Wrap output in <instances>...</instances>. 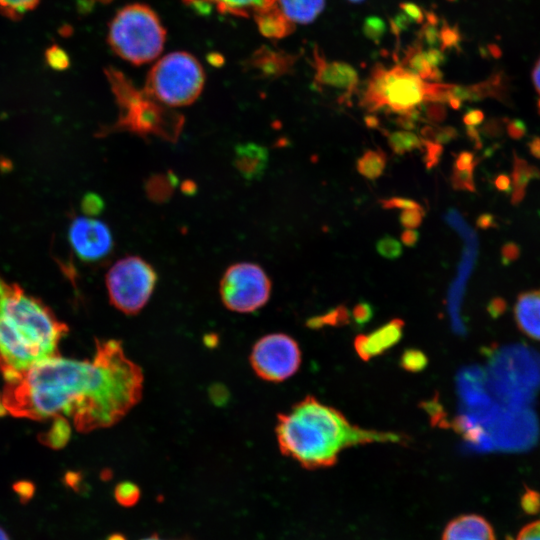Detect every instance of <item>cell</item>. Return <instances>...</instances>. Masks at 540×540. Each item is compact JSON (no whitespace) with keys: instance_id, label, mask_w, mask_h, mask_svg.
<instances>
[{"instance_id":"cell-31","label":"cell","mask_w":540,"mask_h":540,"mask_svg":"<svg viewBox=\"0 0 540 540\" xmlns=\"http://www.w3.org/2000/svg\"><path fill=\"white\" fill-rule=\"evenodd\" d=\"M384 209H418L423 210V207L416 201L404 197H391L380 201Z\"/></svg>"},{"instance_id":"cell-4","label":"cell","mask_w":540,"mask_h":540,"mask_svg":"<svg viewBox=\"0 0 540 540\" xmlns=\"http://www.w3.org/2000/svg\"><path fill=\"white\" fill-rule=\"evenodd\" d=\"M107 79L119 106V118L105 133L128 130L139 135H156L174 140L182 127L183 117L161 104L144 90L136 89L118 70L109 68Z\"/></svg>"},{"instance_id":"cell-27","label":"cell","mask_w":540,"mask_h":540,"mask_svg":"<svg viewBox=\"0 0 540 540\" xmlns=\"http://www.w3.org/2000/svg\"><path fill=\"white\" fill-rule=\"evenodd\" d=\"M473 169L470 167L463 170L453 168L451 175V184L455 190H465L469 192L475 191V185L473 181Z\"/></svg>"},{"instance_id":"cell-7","label":"cell","mask_w":540,"mask_h":540,"mask_svg":"<svg viewBox=\"0 0 540 540\" xmlns=\"http://www.w3.org/2000/svg\"><path fill=\"white\" fill-rule=\"evenodd\" d=\"M204 82V70L198 60L179 51L165 55L154 64L143 90L169 108L183 107L199 97Z\"/></svg>"},{"instance_id":"cell-21","label":"cell","mask_w":540,"mask_h":540,"mask_svg":"<svg viewBox=\"0 0 540 540\" xmlns=\"http://www.w3.org/2000/svg\"><path fill=\"white\" fill-rule=\"evenodd\" d=\"M387 142L397 155H403L416 149H422V139L410 131H394L387 134Z\"/></svg>"},{"instance_id":"cell-38","label":"cell","mask_w":540,"mask_h":540,"mask_svg":"<svg viewBox=\"0 0 540 540\" xmlns=\"http://www.w3.org/2000/svg\"><path fill=\"white\" fill-rule=\"evenodd\" d=\"M420 353H408L404 359L405 367L407 369L417 370L418 368L423 367L424 365V356L421 355L419 358L417 356Z\"/></svg>"},{"instance_id":"cell-30","label":"cell","mask_w":540,"mask_h":540,"mask_svg":"<svg viewBox=\"0 0 540 540\" xmlns=\"http://www.w3.org/2000/svg\"><path fill=\"white\" fill-rule=\"evenodd\" d=\"M423 217L424 210L406 209L400 213L399 221L405 229H416L421 225Z\"/></svg>"},{"instance_id":"cell-10","label":"cell","mask_w":540,"mask_h":540,"mask_svg":"<svg viewBox=\"0 0 540 540\" xmlns=\"http://www.w3.org/2000/svg\"><path fill=\"white\" fill-rule=\"evenodd\" d=\"M302 361L297 341L284 333H271L253 345L249 362L254 373L267 382L279 383L292 377Z\"/></svg>"},{"instance_id":"cell-37","label":"cell","mask_w":540,"mask_h":540,"mask_svg":"<svg viewBox=\"0 0 540 540\" xmlns=\"http://www.w3.org/2000/svg\"><path fill=\"white\" fill-rule=\"evenodd\" d=\"M420 238V234L415 229H406L401 234V242L407 247H414Z\"/></svg>"},{"instance_id":"cell-23","label":"cell","mask_w":540,"mask_h":540,"mask_svg":"<svg viewBox=\"0 0 540 540\" xmlns=\"http://www.w3.org/2000/svg\"><path fill=\"white\" fill-rule=\"evenodd\" d=\"M40 0H0V11L6 16L17 19L34 9Z\"/></svg>"},{"instance_id":"cell-29","label":"cell","mask_w":540,"mask_h":540,"mask_svg":"<svg viewBox=\"0 0 540 540\" xmlns=\"http://www.w3.org/2000/svg\"><path fill=\"white\" fill-rule=\"evenodd\" d=\"M422 144L425 150L423 160L426 168L429 170L440 162L443 154V145L425 139H422Z\"/></svg>"},{"instance_id":"cell-3","label":"cell","mask_w":540,"mask_h":540,"mask_svg":"<svg viewBox=\"0 0 540 540\" xmlns=\"http://www.w3.org/2000/svg\"><path fill=\"white\" fill-rule=\"evenodd\" d=\"M67 331L40 299L0 276V373L5 381L59 356Z\"/></svg>"},{"instance_id":"cell-22","label":"cell","mask_w":540,"mask_h":540,"mask_svg":"<svg viewBox=\"0 0 540 540\" xmlns=\"http://www.w3.org/2000/svg\"><path fill=\"white\" fill-rule=\"evenodd\" d=\"M71 435V426L65 417H55L51 428L40 436V440L52 448H61Z\"/></svg>"},{"instance_id":"cell-39","label":"cell","mask_w":540,"mask_h":540,"mask_svg":"<svg viewBox=\"0 0 540 540\" xmlns=\"http://www.w3.org/2000/svg\"><path fill=\"white\" fill-rule=\"evenodd\" d=\"M483 120V114L479 110L469 111L464 117L463 121L468 126H474L480 124Z\"/></svg>"},{"instance_id":"cell-26","label":"cell","mask_w":540,"mask_h":540,"mask_svg":"<svg viewBox=\"0 0 540 540\" xmlns=\"http://www.w3.org/2000/svg\"><path fill=\"white\" fill-rule=\"evenodd\" d=\"M114 495L119 504L130 506L137 502L140 491L134 483L125 481L115 487Z\"/></svg>"},{"instance_id":"cell-14","label":"cell","mask_w":540,"mask_h":540,"mask_svg":"<svg viewBox=\"0 0 540 540\" xmlns=\"http://www.w3.org/2000/svg\"><path fill=\"white\" fill-rule=\"evenodd\" d=\"M441 540H496L493 526L478 514H463L445 526Z\"/></svg>"},{"instance_id":"cell-40","label":"cell","mask_w":540,"mask_h":540,"mask_svg":"<svg viewBox=\"0 0 540 540\" xmlns=\"http://www.w3.org/2000/svg\"><path fill=\"white\" fill-rule=\"evenodd\" d=\"M532 81L535 87V90L539 96L538 107L540 111V57L536 61L533 70H532Z\"/></svg>"},{"instance_id":"cell-16","label":"cell","mask_w":540,"mask_h":540,"mask_svg":"<svg viewBox=\"0 0 540 540\" xmlns=\"http://www.w3.org/2000/svg\"><path fill=\"white\" fill-rule=\"evenodd\" d=\"M268 163V151L255 143L240 144L235 149L234 165L247 180L261 177Z\"/></svg>"},{"instance_id":"cell-44","label":"cell","mask_w":540,"mask_h":540,"mask_svg":"<svg viewBox=\"0 0 540 540\" xmlns=\"http://www.w3.org/2000/svg\"><path fill=\"white\" fill-rule=\"evenodd\" d=\"M0 540H10L8 534L0 527Z\"/></svg>"},{"instance_id":"cell-13","label":"cell","mask_w":540,"mask_h":540,"mask_svg":"<svg viewBox=\"0 0 540 540\" xmlns=\"http://www.w3.org/2000/svg\"><path fill=\"white\" fill-rule=\"evenodd\" d=\"M201 14L216 11L238 17H255L272 7L276 0H183Z\"/></svg>"},{"instance_id":"cell-45","label":"cell","mask_w":540,"mask_h":540,"mask_svg":"<svg viewBox=\"0 0 540 540\" xmlns=\"http://www.w3.org/2000/svg\"><path fill=\"white\" fill-rule=\"evenodd\" d=\"M141 540H162L160 539L158 536L156 535H153V536H149V537H146L144 539H141Z\"/></svg>"},{"instance_id":"cell-34","label":"cell","mask_w":540,"mask_h":540,"mask_svg":"<svg viewBox=\"0 0 540 540\" xmlns=\"http://www.w3.org/2000/svg\"><path fill=\"white\" fill-rule=\"evenodd\" d=\"M474 155L468 151H463L458 154V156L455 159L454 167L458 170L467 169L470 167H474Z\"/></svg>"},{"instance_id":"cell-5","label":"cell","mask_w":540,"mask_h":540,"mask_svg":"<svg viewBox=\"0 0 540 540\" xmlns=\"http://www.w3.org/2000/svg\"><path fill=\"white\" fill-rule=\"evenodd\" d=\"M166 30L147 5L134 3L120 9L109 25L108 43L124 60L140 65L155 60L163 50Z\"/></svg>"},{"instance_id":"cell-35","label":"cell","mask_w":540,"mask_h":540,"mask_svg":"<svg viewBox=\"0 0 540 540\" xmlns=\"http://www.w3.org/2000/svg\"><path fill=\"white\" fill-rule=\"evenodd\" d=\"M426 116L432 123H440L445 119L446 111L441 105L433 104L427 108Z\"/></svg>"},{"instance_id":"cell-2","label":"cell","mask_w":540,"mask_h":540,"mask_svg":"<svg viewBox=\"0 0 540 540\" xmlns=\"http://www.w3.org/2000/svg\"><path fill=\"white\" fill-rule=\"evenodd\" d=\"M280 452L309 470L333 466L347 448L370 443H402L407 437L354 425L336 408L308 395L277 416Z\"/></svg>"},{"instance_id":"cell-20","label":"cell","mask_w":540,"mask_h":540,"mask_svg":"<svg viewBox=\"0 0 540 540\" xmlns=\"http://www.w3.org/2000/svg\"><path fill=\"white\" fill-rule=\"evenodd\" d=\"M387 163L386 154L381 150H367L356 162L357 171L368 180L378 179Z\"/></svg>"},{"instance_id":"cell-9","label":"cell","mask_w":540,"mask_h":540,"mask_svg":"<svg viewBox=\"0 0 540 540\" xmlns=\"http://www.w3.org/2000/svg\"><path fill=\"white\" fill-rule=\"evenodd\" d=\"M219 293L223 305L237 313H251L263 307L271 295V281L264 269L251 262L229 266L224 272Z\"/></svg>"},{"instance_id":"cell-18","label":"cell","mask_w":540,"mask_h":540,"mask_svg":"<svg viewBox=\"0 0 540 540\" xmlns=\"http://www.w3.org/2000/svg\"><path fill=\"white\" fill-rule=\"evenodd\" d=\"M325 0H276L281 13L293 24L312 22L323 10Z\"/></svg>"},{"instance_id":"cell-25","label":"cell","mask_w":540,"mask_h":540,"mask_svg":"<svg viewBox=\"0 0 540 540\" xmlns=\"http://www.w3.org/2000/svg\"><path fill=\"white\" fill-rule=\"evenodd\" d=\"M376 251L386 259L394 260L403 253L401 243L390 235H384L376 242Z\"/></svg>"},{"instance_id":"cell-24","label":"cell","mask_w":540,"mask_h":540,"mask_svg":"<svg viewBox=\"0 0 540 540\" xmlns=\"http://www.w3.org/2000/svg\"><path fill=\"white\" fill-rule=\"evenodd\" d=\"M423 139L436 142L438 144H447L457 136V131L451 126L433 127L425 126L421 129Z\"/></svg>"},{"instance_id":"cell-46","label":"cell","mask_w":540,"mask_h":540,"mask_svg":"<svg viewBox=\"0 0 540 540\" xmlns=\"http://www.w3.org/2000/svg\"><path fill=\"white\" fill-rule=\"evenodd\" d=\"M350 1L357 2V1H362V0H350Z\"/></svg>"},{"instance_id":"cell-15","label":"cell","mask_w":540,"mask_h":540,"mask_svg":"<svg viewBox=\"0 0 540 540\" xmlns=\"http://www.w3.org/2000/svg\"><path fill=\"white\" fill-rule=\"evenodd\" d=\"M514 318L523 334L540 341V289L526 291L518 296Z\"/></svg>"},{"instance_id":"cell-6","label":"cell","mask_w":540,"mask_h":540,"mask_svg":"<svg viewBox=\"0 0 540 540\" xmlns=\"http://www.w3.org/2000/svg\"><path fill=\"white\" fill-rule=\"evenodd\" d=\"M448 85L429 84L415 72L396 66L376 70L364 94L362 105L369 111L388 107L396 113H409L423 102H445Z\"/></svg>"},{"instance_id":"cell-32","label":"cell","mask_w":540,"mask_h":540,"mask_svg":"<svg viewBox=\"0 0 540 540\" xmlns=\"http://www.w3.org/2000/svg\"><path fill=\"white\" fill-rule=\"evenodd\" d=\"M508 540H540V519L524 525L515 538L508 537Z\"/></svg>"},{"instance_id":"cell-11","label":"cell","mask_w":540,"mask_h":540,"mask_svg":"<svg viewBox=\"0 0 540 540\" xmlns=\"http://www.w3.org/2000/svg\"><path fill=\"white\" fill-rule=\"evenodd\" d=\"M68 237L74 252L86 262H95L106 257L113 247L108 226L93 218L74 219L69 227Z\"/></svg>"},{"instance_id":"cell-1","label":"cell","mask_w":540,"mask_h":540,"mask_svg":"<svg viewBox=\"0 0 540 540\" xmlns=\"http://www.w3.org/2000/svg\"><path fill=\"white\" fill-rule=\"evenodd\" d=\"M144 375L121 341L97 339L92 359L42 361L5 381L0 402L14 417L43 420L69 417L79 432L107 428L122 420L142 398Z\"/></svg>"},{"instance_id":"cell-12","label":"cell","mask_w":540,"mask_h":540,"mask_svg":"<svg viewBox=\"0 0 540 540\" xmlns=\"http://www.w3.org/2000/svg\"><path fill=\"white\" fill-rule=\"evenodd\" d=\"M404 322L393 319L368 334L359 335L354 341L358 356L368 361L397 344L402 336Z\"/></svg>"},{"instance_id":"cell-36","label":"cell","mask_w":540,"mask_h":540,"mask_svg":"<svg viewBox=\"0 0 540 540\" xmlns=\"http://www.w3.org/2000/svg\"><path fill=\"white\" fill-rule=\"evenodd\" d=\"M50 65L54 68H64L67 65V57L59 49H53L48 53Z\"/></svg>"},{"instance_id":"cell-19","label":"cell","mask_w":540,"mask_h":540,"mask_svg":"<svg viewBox=\"0 0 540 540\" xmlns=\"http://www.w3.org/2000/svg\"><path fill=\"white\" fill-rule=\"evenodd\" d=\"M259 31L266 37L282 38L293 31L294 25L275 4L254 17Z\"/></svg>"},{"instance_id":"cell-17","label":"cell","mask_w":540,"mask_h":540,"mask_svg":"<svg viewBox=\"0 0 540 540\" xmlns=\"http://www.w3.org/2000/svg\"><path fill=\"white\" fill-rule=\"evenodd\" d=\"M316 80L320 84L345 90L348 97L356 87L357 75L346 64H319Z\"/></svg>"},{"instance_id":"cell-43","label":"cell","mask_w":540,"mask_h":540,"mask_svg":"<svg viewBox=\"0 0 540 540\" xmlns=\"http://www.w3.org/2000/svg\"><path fill=\"white\" fill-rule=\"evenodd\" d=\"M496 186L499 188V189H505L507 186H508V180L507 178L504 176H500L497 178L496 180Z\"/></svg>"},{"instance_id":"cell-28","label":"cell","mask_w":540,"mask_h":540,"mask_svg":"<svg viewBox=\"0 0 540 540\" xmlns=\"http://www.w3.org/2000/svg\"><path fill=\"white\" fill-rule=\"evenodd\" d=\"M520 507L528 515L538 514L540 512V493L526 487L520 498Z\"/></svg>"},{"instance_id":"cell-41","label":"cell","mask_w":540,"mask_h":540,"mask_svg":"<svg viewBox=\"0 0 540 540\" xmlns=\"http://www.w3.org/2000/svg\"><path fill=\"white\" fill-rule=\"evenodd\" d=\"M491 224V217L488 215H482L477 221V225L482 228H487Z\"/></svg>"},{"instance_id":"cell-8","label":"cell","mask_w":540,"mask_h":540,"mask_svg":"<svg viewBox=\"0 0 540 540\" xmlns=\"http://www.w3.org/2000/svg\"><path fill=\"white\" fill-rule=\"evenodd\" d=\"M157 279L153 266L139 256L118 260L106 274L111 304L126 315L138 314L150 300Z\"/></svg>"},{"instance_id":"cell-33","label":"cell","mask_w":540,"mask_h":540,"mask_svg":"<svg viewBox=\"0 0 540 540\" xmlns=\"http://www.w3.org/2000/svg\"><path fill=\"white\" fill-rule=\"evenodd\" d=\"M103 206L102 199L96 194H87L82 201L83 211L88 215L98 214Z\"/></svg>"},{"instance_id":"cell-42","label":"cell","mask_w":540,"mask_h":540,"mask_svg":"<svg viewBox=\"0 0 540 540\" xmlns=\"http://www.w3.org/2000/svg\"><path fill=\"white\" fill-rule=\"evenodd\" d=\"M365 123L369 128H377L379 121L375 116L365 117Z\"/></svg>"}]
</instances>
